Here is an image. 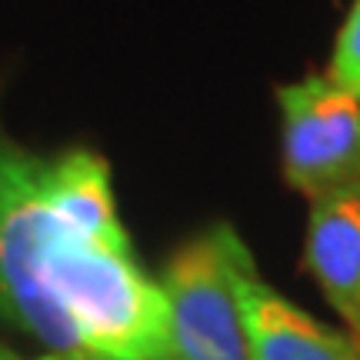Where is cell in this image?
Listing matches in <instances>:
<instances>
[{
  "mask_svg": "<svg viewBox=\"0 0 360 360\" xmlns=\"http://www.w3.org/2000/svg\"><path fill=\"white\" fill-rule=\"evenodd\" d=\"M250 360H360V337L344 334L290 304L281 290L260 281L257 267L240 274Z\"/></svg>",
  "mask_w": 360,
  "mask_h": 360,
  "instance_id": "obj_4",
  "label": "cell"
},
{
  "mask_svg": "<svg viewBox=\"0 0 360 360\" xmlns=\"http://www.w3.org/2000/svg\"><path fill=\"white\" fill-rule=\"evenodd\" d=\"M0 317L67 360H167L164 294L130 240L74 227L47 193V157L4 130Z\"/></svg>",
  "mask_w": 360,
  "mask_h": 360,
  "instance_id": "obj_1",
  "label": "cell"
},
{
  "mask_svg": "<svg viewBox=\"0 0 360 360\" xmlns=\"http://www.w3.org/2000/svg\"><path fill=\"white\" fill-rule=\"evenodd\" d=\"M330 77L340 80L344 87L360 94V0H354L347 11V20L337 34L334 47V64H330Z\"/></svg>",
  "mask_w": 360,
  "mask_h": 360,
  "instance_id": "obj_6",
  "label": "cell"
},
{
  "mask_svg": "<svg viewBox=\"0 0 360 360\" xmlns=\"http://www.w3.org/2000/svg\"><path fill=\"white\" fill-rule=\"evenodd\" d=\"M304 264L327 304L360 337V184L310 200Z\"/></svg>",
  "mask_w": 360,
  "mask_h": 360,
  "instance_id": "obj_5",
  "label": "cell"
},
{
  "mask_svg": "<svg viewBox=\"0 0 360 360\" xmlns=\"http://www.w3.org/2000/svg\"><path fill=\"white\" fill-rule=\"evenodd\" d=\"M283 177L304 197L360 184V94L330 74L277 87Z\"/></svg>",
  "mask_w": 360,
  "mask_h": 360,
  "instance_id": "obj_3",
  "label": "cell"
},
{
  "mask_svg": "<svg viewBox=\"0 0 360 360\" xmlns=\"http://www.w3.org/2000/svg\"><path fill=\"white\" fill-rule=\"evenodd\" d=\"M254 264L231 224H214L167 260V360H250L240 274Z\"/></svg>",
  "mask_w": 360,
  "mask_h": 360,
  "instance_id": "obj_2",
  "label": "cell"
},
{
  "mask_svg": "<svg viewBox=\"0 0 360 360\" xmlns=\"http://www.w3.org/2000/svg\"><path fill=\"white\" fill-rule=\"evenodd\" d=\"M37 360H67V357H57V354H47V357H37Z\"/></svg>",
  "mask_w": 360,
  "mask_h": 360,
  "instance_id": "obj_7",
  "label": "cell"
}]
</instances>
